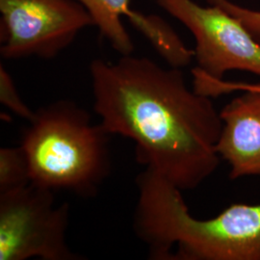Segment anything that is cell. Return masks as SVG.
Segmentation results:
<instances>
[{"label":"cell","mask_w":260,"mask_h":260,"mask_svg":"<svg viewBox=\"0 0 260 260\" xmlns=\"http://www.w3.org/2000/svg\"><path fill=\"white\" fill-rule=\"evenodd\" d=\"M216 151L231 166L230 178L260 177V92L242 91L220 111Z\"/></svg>","instance_id":"7"},{"label":"cell","mask_w":260,"mask_h":260,"mask_svg":"<svg viewBox=\"0 0 260 260\" xmlns=\"http://www.w3.org/2000/svg\"><path fill=\"white\" fill-rule=\"evenodd\" d=\"M69 221L51 190L30 182L0 193V260L83 259L68 244Z\"/></svg>","instance_id":"4"},{"label":"cell","mask_w":260,"mask_h":260,"mask_svg":"<svg viewBox=\"0 0 260 260\" xmlns=\"http://www.w3.org/2000/svg\"><path fill=\"white\" fill-rule=\"evenodd\" d=\"M0 102L13 113L27 121L34 116L35 111L22 101L11 75L3 65L0 66Z\"/></svg>","instance_id":"11"},{"label":"cell","mask_w":260,"mask_h":260,"mask_svg":"<svg viewBox=\"0 0 260 260\" xmlns=\"http://www.w3.org/2000/svg\"><path fill=\"white\" fill-rule=\"evenodd\" d=\"M5 59H50L69 47L93 19L77 0H0Z\"/></svg>","instance_id":"5"},{"label":"cell","mask_w":260,"mask_h":260,"mask_svg":"<svg viewBox=\"0 0 260 260\" xmlns=\"http://www.w3.org/2000/svg\"><path fill=\"white\" fill-rule=\"evenodd\" d=\"M136 185L133 228L150 259L260 260V205L233 204L199 220L182 190L154 171L145 168Z\"/></svg>","instance_id":"2"},{"label":"cell","mask_w":260,"mask_h":260,"mask_svg":"<svg viewBox=\"0 0 260 260\" xmlns=\"http://www.w3.org/2000/svg\"><path fill=\"white\" fill-rule=\"evenodd\" d=\"M193 75V89L197 93L204 94L209 98H217L223 94L242 92V91H258L260 92V83H244L225 81L223 79H217L206 75L202 70L196 67L192 71Z\"/></svg>","instance_id":"10"},{"label":"cell","mask_w":260,"mask_h":260,"mask_svg":"<svg viewBox=\"0 0 260 260\" xmlns=\"http://www.w3.org/2000/svg\"><path fill=\"white\" fill-rule=\"evenodd\" d=\"M93 110L110 135L132 140L137 161L182 191L213 175L223 121L211 98L190 90L180 69L145 57L90 64Z\"/></svg>","instance_id":"1"},{"label":"cell","mask_w":260,"mask_h":260,"mask_svg":"<svg viewBox=\"0 0 260 260\" xmlns=\"http://www.w3.org/2000/svg\"><path fill=\"white\" fill-rule=\"evenodd\" d=\"M31 182L27 160L20 146L0 149V193Z\"/></svg>","instance_id":"9"},{"label":"cell","mask_w":260,"mask_h":260,"mask_svg":"<svg viewBox=\"0 0 260 260\" xmlns=\"http://www.w3.org/2000/svg\"><path fill=\"white\" fill-rule=\"evenodd\" d=\"M195 38L197 68L223 79L228 72L241 71L260 76V44L239 19L223 8L201 6L193 0H155Z\"/></svg>","instance_id":"6"},{"label":"cell","mask_w":260,"mask_h":260,"mask_svg":"<svg viewBox=\"0 0 260 260\" xmlns=\"http://www.w3.org/2000/svg\"><path fill=\"white\" fill-rule=\"evenodd\" d=\"M20 148L33 184L83 198L96 195L111 169L110 134L83 108L58 101L28 121Z\"/></svg>","instance_id":"3"},{"label":"cell","mask_w":260,"mask_h":260,"mask_svg":"<svg viewBox=\"0 0 260 260\" xmlns=\"http://www.w3.org/2000/svg\"><path fill=\"white\" fill-rule=\"evenodd\" d=\"M92 17L93 25L102 36L121 56L130 55L134 45L122 24V17L129 19L135 10L131 9L130 0H77Z\"/></svg>","instance_id":"8"},{"label":"cell","mask_w":260,"mask_h":260,"mask_svg":"<svg viewBox=\"0 0 260 260\" xmlns=\"http://www.w3.org/2000/svg\"><path fill=\"white\" fill-rule=\"evenodd\" d=\"M206 2L208 5H216L223 8L239 19L251 36L260 44V11L243 7L232 0H206Z\"/></svg>","instance_id":"12"}]
</instances>
